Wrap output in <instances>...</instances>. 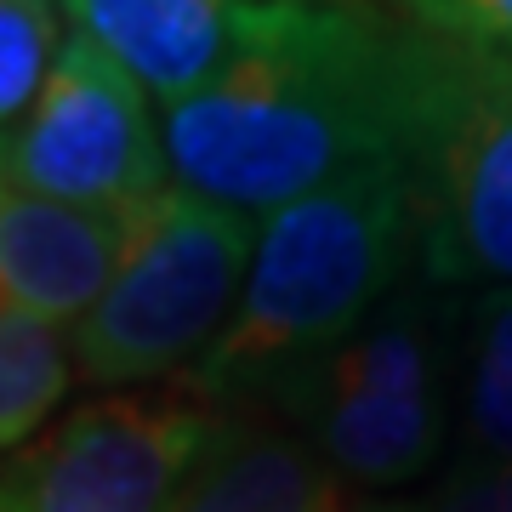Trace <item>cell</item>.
Masks as SVG:
<instances>
[{"label":"cell","mask_w":512,"mask_h":512,"mask_svg":"<svg viewBox=\"0 0 512 512\" xmlns=\"http://www.w3.org/2000/svg\"><path fill=\"white\" fill-rule=\"evenodd\" d=\"M365 512H393V507H365Z\"/></svg>","instance_id":"2e32d148"},{"label":"cell","mask_w":512,"mask_h":512,"mask_svg":"<svg viewBox=\"0 0 512 512\" xmlns=\"http://www.w3.org/2000/svg\"><path fill=\"white\" fill-rule=\"evenodd\" d=\"M393 512H512V461H484V467H456L439 490L416 507Z\"/></svg>","instance_id":"9a60e30c"},{"label":"cell","mask_w":512,"mask_h":512,"mask_svg":"<svg viewBox=\"0 0 512 512\" xmlns=\"http://www.w3.org/2000/svg\"><path fill=\"white\" fill-rule=\"evenodd\" d=\"M57 46L63 40H57L52 0H0V137L40 97Z\"/></svg>","instance_id":"4fadbf2b"},{"label":"cell","mask_w":512,"mask_h":512,"mask_svg":"<svg viewBox=\"0 0 512 512\" xmlns=\"http://www.w3.org/2000/svg\"><path fill=\"white\" fill-rule=\"evenodd\" d=\"M131 217L46 200L0 177V291L40 319L74 330V319L109 285Z\"/></svg>","instance_id":"ba28073f"},{"label":"cell","mask_w":512,"mask_h":512,"mask_svg":"<svg viewBox=\"0 0 512 512\" xmlns=\"http://www.w3.org/2000/svg\"><path fill=\"white\" fill-rule=\"evenodd\" d=\"M404 18L444 40L490 46L512 57V0H393Z\"/></svg>","instance_id":"5bb4252c"},{"label":"cell","mask_w":512,"mask_h":512,"mask_svg":"<svg viewBox=\"0 0 512 512\" xmlns=\"http://www.w3.org/2000/svg\"><path fill=\"white\" fill-rule=\"evenodd\" d=\"M416 262L410 183L399 160L353 165L342 177L274 205L256 222L234 319L188 387L211 404H262L291 370L342 342Z\"/></svg>","instance_id":"7a4b0ae2"},{"label":"cell","mask_w":512,"mask_h":512,"mask_svg":"<svg viewBox=\"0 0 512 512\" xmlns=\"http://www.w3.org/2000/svg\"><path fill=\"white\" fill-rule=\"evenodd\" d=\"M399 165L421 274L461 296L512 285V57L410 23Z\"/></svg>","instance_id":"277c9868"},{"label":"cell","mask_w":512,"mask_h":512,"mask_svg":"<svg viewBox=\"0 0 512 512\" xmlns=\"http://www.w3.org/2000/svg\"><path fill=\"white\" fill-rule=\"evenodd\" d=\"M0 177L114 217L143 211L171 183L143 86L80 35L57 46L40 97L0 137Z\"/></svg>","instance_id":"52a82bcc"},{"label":"cell","mask_w":512,"mask_h":512,"mask_svg":"<svg viewBox=\"0 0 512 512\" xmlns=\"http://www.w3.org/2000/svg\"><path fill=\"white\" fill-rule=\"evenodd\" d=\"M461 291L416 262L359 325L313 353L262 404L353 490H404L439 467L456 433Z\"/></svg>","instance_id":"3957f363"},{"label":"cell","mask_w":512,"mask_h":512,"mask_svg":"<svg viewBox=\"0 0 512 512\" xmlns=\"http://www.w3.org/2000/svg\"><path fill=\"white\" fill-rule=\"evenodd\" d=\"M234 410L188 393H103L0 467V512H171Z\"/></svg>","instance_id":"8992f818"},{"label":"cell","mask_w":512,"mask_h":512,"mask_svg":"<svg viewBox=\"0 0 512 512\" xmlns=\"http://www.w3.org/2000/svg\"><path fill=\"white\" fill-rule=\"evenodd\" d=\"M74 382L69 325H52L0 291V450L40 433Z\"/></svg>","instance_id":"7c38bea8"},{"label":"cell","mask_w":512,"mask_h":512,"mask_svg":"<svg viewBox=\"0 0 512 512\" xmlns=\"http://www.w3.org/2000/svg\"><path fill=\"white\" fill-rule=\"evenodd\" d=\"M171 512H342V484L291 427L228 416Z\"/></svg>","instance_id":"30bf717a"},{"label":"cell","mask_w":512,"mask_h":512,"mask_svg":"<svg viewBox=\"0 0 512 512\" xmlns=\"http://www.w3.org/2000/svg\"><path fill=\"white\" fill-rule=\"evenodd\" d=\"M456 450V467L512 461V285L461 302Z\"/></svg>","instance_id":"8fae6325"},{"label":"cell","mask_w":512,"mask_h":512,"mask_svg":"<svg viewBox=\"0 0 512 512\" xmlns=\"http://www.w3.org/2000/svg\"><path fill=\"white\" fill-rule=\"evenodd\" d=\"M245 0H63L74 35L143 86L154 103H183L222 69Z\"/></svg>","instance_id":"9c48e42d"},{"label":"cell","mask_w":512,"mask_h":512,"mask_svg":"<svg viewBox=\"0 0 512 512\" xmlns=\"http://www.w3.org/2000/svg\"><path fill=\"white\" fill-rule=\"evenodd\" d=\"M404 109L410 29L348 0H245L222 69L160 114L165 177L256 222L353 165L399 160Z\"/></svg>","instance_id":"6da1fadb"},{"label":"cell","mask_w":512,"mask_h":512,"mask_svg":"<svg viewBox=\"0 0 512 512\" xmlns=\"http://www.w3.org/2000/svg\"><path fill=\"white\" fill-rule=\"evenodd\" d=\"M251 239V217L165 183L131 217L103 296L74 319V376L137 387L194 370L234 319Z\"/></svg>","instance_id":"5b68a950"}]
</instances>
